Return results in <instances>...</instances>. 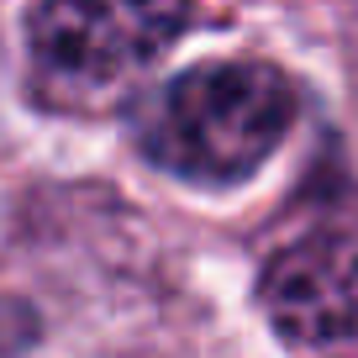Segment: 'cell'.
<instances>
[{"instance_id":"obj_2","label":"cell","mask_w":358,"mask_h":358,"mask_svg":"<svg viewBox=\"0 0 358 358\" xmlns=\"http://www.w3.org/2000/svg\"><path fill=\"white\" fill-rule=\"evenodd\" d=\"M185 6H79L53 0L27 11V79L48 111L95 116L169 53L185 32Z\"/></svg>"},{"instance_id":"obj_1","label":"cell","mask_w":358,"mask_h":358,"mask_svg":"<svg viewBox=\"0 0 358 358\" xmlns=\"http://www.w3.org/2000/svg\"><path fill=\"white\" fill-rule=\"evenodd\" d=\"M295 90L274 64L216 58L169 79L143 111V153L195 185H237L285 143Z\"/></svg>"},{"instance_id":"obj_3","label":"cell","mask_w":358,"mask_h":358,"mask_svg":"<svg viewBox=\"0 0 358 358\" xmlns=\"http://www.w3.org/2000/svg\"><path fill=\"white\" fill-rule=\"evenodd\" d=\"M264 311L306 348L358 332V258L337 243H295L264 268Z\"/></svg>"}]
</instances>
